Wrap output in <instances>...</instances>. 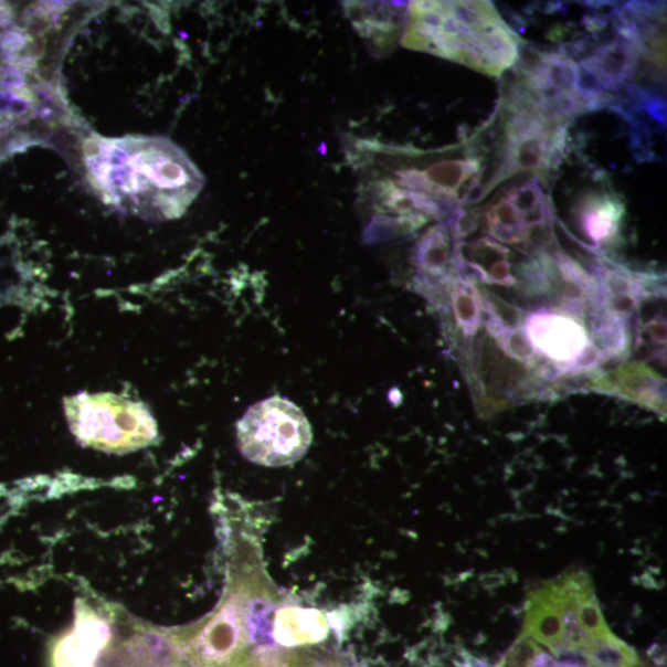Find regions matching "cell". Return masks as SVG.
I'll use <instances>...</instances> for the list:
<instances>
[{"mask_svg": "<svg viewBox=\"0 0 667 667\" xmlns=\"http://www.w3.org/2000/svg\"><path fill=\"white\" fill-rule=\"evenodd\" d=\"M86 162L104 200L145 221L180 218L205 182L189 156L165 138L93 139Z\"/></svg>", "mask_w": 667, "mask_h": 667, "instance_id": "obj_1", "label": "cell"}, {"mask_svg": "<svg viewBox=\"0 0 667 667\" xmlns=\"http://www.w3.org/2000/svg\"><path fill=\"white\" fill-rule=\"evenodd\" d=\"M405 47L499 77L516 66L523 44L491 2H413Z\"/></svg>", "mask_w": 667, "mask_h": 667, "instance_id": "obj_2", "label": "cell"}, {"mask_svg": "<svg viewBox=\"0 0 667 667\" xmlns=\"http://www.w3.org/2000/svg\"><path fill=\"white\" fill-rule=\"evenodd\" d=\"M64 406L72 434L98 452L129 454L158 437V425L146 405L121 395L81 393L65 399Z\"/></svg>", "mask_w": 667, "mask_h": 667, "instance_id": "obj_3", "label": "cell"}, {"mask_svg": "<svg viewBox=\"0 0 667 667\" xmlns=\"http://www.w3.org/2000/svg\"><path fill=\"white\" fill-rule=\"evenodd\" d=\"M313 434L307 416L295 403L271 398L246 411L237 423L240 452L256 465L283 467L304 457Z\"/></svg>", "mask_w": 667, "mask_h": 667, "instance_id": "obj_4", "label": "cell"}, {"mask_svg": "<svg viewBox=\"0 0 667 667\" xmlns=\"http://www.w3.org/2000/svg\"><path fill=\"white\" fill-rule=\"evenodd\" d=\"M507 110L502 160L486 187L487 193L516 173H548L565 149V129L552 128L530 112Z\"/></svg>", "mask_w": 667, "mask_h": 667, "instance_id": "obj_5", "label": "cell"}, {"mask_svg": "<svg viewBox=\"0 0 667 667\" xmlns=\"http://www.w3.org/2000/svg\"><path fill=\"white\" fill-rule=\"evenodd\" d=\"M483 172V159L478 156H467L466 159L435 162L424 171H398L395 184L404 190L428 195L441 207H454L458 194H466L472 187L481 183Z\"/></svg>", "mask_w": 667, "mask_h": 667, "instance_id": "obj_6", "label": "cell"}, {"mask_svg": "<svg viewBox=\"0 0 667 667\" xmlns=\"http://www.w3.org/2000/svg\"><path fill=\"white\" fill-rule=\"evenodd\" d=\"M571 593L564 579L547 582L530 593L522 637L534 639L557 654L565 646V612Z\"/></svg>", "mask_w": 667, "mask_h": 667, "instance_id": "obj_7", "label": "cell"}, {"mask_svg": "<svg viewBox=\"0 0 667 667\" xmlns=\"http://www.w3.org/2000/svg\"><path fill=\"white\" fill-rule=\"evenodd\" d=\"M112 633L106 621L87 606L77 607L75 627L64 635L52 652L54 667H96L108 648Z\"/></svg>", "mask_w": 667, "mask_h": 667, "instance_id": "obj_8", "label": "cell"}, {"mask_svg": "<svg viewBox=\"0 0 667 667\" xmlns=\"http://www.w3.org/2000/svg\"><path fill=\"white\" fill-rule=\"evenodd\" d=\"M642 55L643 44L638 35L618 33L610 43L580 61V64L591 71L604 95H607V92L618 91L627 85L639 67Z\"/></svg>", "mask_w": 667, "mask_h": 667, "instance_id": "obj_9", "label": "cell"}, {"mask_svg": "<svg viewBox=\"0 0 667 667\" xmlns=\"http://www.w3.org/2000/svg\"><path fill=\"white\" fill-rule=\"evenodd\" d=\"M527 337L531 346L558 362L571 367L589 346L585 329L576 321L557 315H536L527 325Z\"/></svg>", "mask_w": 667, "mask_h": 667, "instance_id": "obj_10", "label": "cell"}, {"mask_svg": "<svg viewBox=\"0 0 667 667\" xmlns=\"http://www.w3.org/2000/svg\"><path fill=\"white\" fill-rule=\"evenodd\" d=\"M243 639L236 607L227 606L207 625L194 645L193 656L205 667H227L242 653Z\"/></svg>", "mask_w": 667, "mask_h": 667, "instance_id": "obj_11", "label": "cell"}, {"mask_svg": "<svg viewBox=\"0 0 667 667\" xmlns=\"http://www.w3.org/2000/svg\"><path fill=\"white\" fill-rule=\"evenodd\" d=\"M575 214L582 235L600 246L611 242L620 232L624 215V204L612 192H591L581 198Z\"/></svg>", "mask_w": 667, "mask_h": 667, "instance_id": "obj_12", "label": "cell"}, {"mask_svg": "<svg viewBox=\"0 0 667 667\" xmlns=\"http://www.w3.org/2000/svg\"><path fill=\"white\" fill-rule=\"evenodd\" d=\"M409 3H347L348 17L363 36L378 40L393 38Z\"/></svg>", "mask_w": 667, "mask_h": 667, "instance_id": "obj_13", "label": "cell"}, {"mask_svg": "<svg viewBox=\"0 0 667 667\" xmlns=\"http://www.w3.org/2000/svg\"><path fill=\"white\" fill-rule=\"evenodd\" d=\"M383 210L400 214L430 215L440 219L443 210L431 197L402 189L392 181L384 180L374 189Z\"/></svg>", "mask_w": 667, "mask_h": 667, "instance_id": "obj_14", "label": "cell"}, {"mask_svg": "<svg viewBox=\"0 0 667 667\" xmlns=\"http://www.w3.org/2000/svg\"><path fill=\"white\" fill-rule=\"evenodd\" d=\"M452 258L451 236L446 227L437 225L426 233L416 246V264L432 275H442Z\"/></svg>", "mask_w": 667, "mask_h": 667, "instance_id": "obj_15", "label": "cell"}, {"mask_svg": "<svg viewBox=\"0 0 667 667\" xmlns=\"http://www.w3.org/2000/svg\"><path fill=\"white\" fill-rule=\"evenodd\" d=\"M426 218L420 214L403 215L400 218L378 215L372 219L367 229V242H385L404 234L412 233L424 225Z\"/></svg>", "mask_w": 667, "mask_h": 667, "instance_id": "obj_16", "label": "cell"}, {"mask_svg": "<svg viewBox=\"0 0 667 667\" xmlns=\"http://www.w3.org/2000/svg\"><path fill=\"white\" fill-rule=\"evenodd\" d=\"M576 620L586 642L606 640L613 635L604 621L595 590L589 592L579 602Z\"/></svg>", "mask_w": 667, "mask_h": 667, "instance_id": "obj_17", "label": "cell"}, {"mask_svg": "<svg viewBox=\"0 0 667 667\" xmlns=\"http://www.w3.org/2000/svg\"><path fill=\"white\" fill-rule=\"evenodd\" d=\"M455 315L466 334H475L479 327V309L470 287L462 285L454 294Z\"/></svg>", "mask_w": 667, "mask_h": 667, "instance_id": "obj_18", "label": "cell"}, {"mask_svg": "<svg viewBox=\"0 0 667 667\" xmlns=\"http://www.w3.org/2000/svg\"><path fill=\"white\" fill-rule=\"evenodd\" d=\"M500 337L504 338V348L509 356L518 360H529L534 357L536 349L525 331L506 329Z\"/></svg>", "mask_w": 667, "mask_h": 667, "instance_id": "obj_19", "label": "cell"}, {"mask_svg": "<svg viewBox=\"0 0 667 667\" xmlns=\"http://www.w3.org/2000/svg\"><path fill=\"white\" fill-rule=\"evenodd\" d=\"M601 359V352L596 347L589 346L583 350L579 358L571 363L570 371H583L595 367Z\"/></svg>", "mask_w": 667, "mask_h": 667, "instance_id": "obj_20", "label": "cell"}, {"mask_svg": "<svg viewBox=\"0 0 667 667\" xmlns=\"http://www.w3.org/2000/svg\"><path fill=\"white\" fill-rule=\"evenodd\" d=\"M637 295L638 294H634V292H631V294L610 296L608 301L611 309L613 310V313H618V315L632 311L635 307V301H637L635 300V296Z\"/></svg>", "mask_w": 667, "mask_h": 667, "instance_id": "obj_21", "label": "cell"}, {"mask_svg": "<svg viewBox=\"0 0 667 667\" xmlns=\"http://www.w3.org/2000/svg\"><path fill=\"white\" fill-rule=\"evenodd\" d=\"M649 332L655 342L665 343L666 341V322L665 320H654L649 327Z\"/></svg>", "mask_w": 667, "mask_h": 667, "instance_id": "obj_22", "label": "cell"}]
</instances>
